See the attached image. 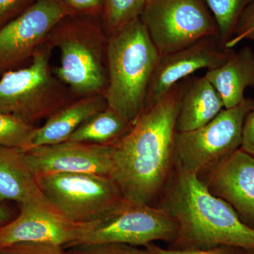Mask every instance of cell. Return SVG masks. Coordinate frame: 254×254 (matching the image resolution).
<instances>
[{
	"label": "cell",
	"mask_w": 254,
	"mask_h": 254,
	"mask_svg": "<svg viewBox=\"0 0 254 254\" xmlns=\"http://www.w3.org/2000/svg\"><path fill=\"white\" fill-rule=\"evenodd\" d=\"M0 254H69L62 246L48 243L25 242L0 249Z\"/></svg>",
	"instance_id": "obj_24"
},
{
	"label": "cell",
	"mask_w": 254,
	"mask_h": 254,
	"mask_svg": "<svg viewBox=\"0 0 254 254\" xmlns=\"http://www.w3.org/2000/svg\"><path fill=\"white\" fill-rule=\"evenodd\" d=\"M35 175L47 173H89L112 177L113 146L64 141L24 150Z\"/></svg>",
	"instance_id": "obj_13"
},
{
	"label": "cell",
	"mask_w": 254,
	"mask_h": 254,
	"mask_svg": "<svg viewBox=\"0 0 254 254\" xmlns=\"http://www.w3.org/2000/svg\"><path fill=\"white\" fill-rule=\"evenodd\" d=\"M108 108L105 95L97 94L70 102L35 128L31 147L53 145L66 141L87 120Z\"/></svg>",
	"instance_id": "obj_15"
},
{
	"label": "cell",
	"mask_w": 254,
	"mask_h": 254,
	"mask_svg": "<svg viewBox=\"0 0 254 254\" xmlns=\"http://www.w3.org/2000/svg\"><path fill=\"white\" fill-rule=\"evenodd\" d=\"M161 55L140 18L109 35L107 41L108 108L133 125L144 109L147 91Z\"/></svg>",
	"instance_id": "obj_3"
},
{
	"label": "cell",
	"mask_w": 254,
	"mask_h": 254,
	"mask_svg": "<svg viewBox=\"0 0 254 254\" xmlns=\"http://www.w3.org/2000/svg\"><path fill=\"white\" fill-rule=\"evenodd\" d=\"M67 251L69 254H152L145 247L141 249L118 242L75 246L68 248Z\"/></svg>",
	"instance_id": "obj_23"
},
{
	"label": "cell",
	"mask_w": 254,
	"mask_h": 254,
	"mask_svg": "<svg viewBox=\"0 0 254 254\" xmlns=\"http://www.w3.org/2000/svg\"><path fill=\"white\" fill-rule=\"evenodd\" d=\"M241 148L254 155V109L246 118Z\"/></svg>",
	"instance_id": "obj_27"
},
{
	"label": "cell",
	"mask_w": 254,
	"mask_h": 254,
	"mask_svg": "<svg viewBox=\"0 0 254 254\" xmlns=\"http://www.w3.org/2000/svg\"><path fill=\"white\" fill-rule=\"evenodd\" d=\"M45 198L24 150L0 146V201H14L20 205Z\"/></svg>",
	"instance_id": "obj_18"
},
{
	"label": "cell",
	"mask_w": 254,
	"mask_h": 254,
	"mask_svg": "<svg viewBox=\"0 0 254 254\" xmlns=\"http://www.w3.org/2000/svg\"><path fill=\"white\" fill-rule=\"evenodd\" d=\"M145 248L149 251L152 254H242L243 250L229 246H218L210 249L176 250L170 247L163 248L154 243L145 246Z\"/></svg>",
	"instance_id": "obj_25"
},
{
	"label": "cell",
	"mask_w": 254,
	"mask_h": 254,
	"mask_svg": "<svg viewBox=\"0 0 254 254\" xmlns=\"http://www.w3.org/2000/svg\"><path fill=\"white\" fill-rule=\"evenodd\" d=\"M21 0H0V19L16 7Z\"/></svg>",
	"instance_id": "obj_30"
},
{
	"label": "cell",
	"mask_w": 254,
	"mask_h": 254,
	"mask_svg": "<svg viewBox=\"0 0 254 254\" xmlns=\"http://www.w3.org/2000/svg\"><path fill=\"white\" fill-rule=\"evenodd\" d=\"M35 128L13 115L0 112V146L29 149Z\"/></svg>",
	"instance_id": "obj_21"
},
{
	"label": "cell",
	"mask_w": 254,
	"mask_h": 254,
	"mask_svg": "<svg viewBox=\"0 0 254 254\" xmlns=\"http://www.w3.org/2000/svg\"><path fill=\"white\" fill-rule=\"evenodd\" d=\"M48 201L65 218L76 223L100 221L125 197L112 177L89 173L36 175Z\"/></svg>",
	"instance_id": "obj_5"
},
{
	"label": "cell",
	"mask_w": 254,
	"mask_h": 254,
	"mask_svg": "<svg viewBox=\"0 0 254 254\" xmlns=\"http://www.w3.org/2000/svg\"><path fill=\"white\" fill-rule=\"evenodd\" d=\"M218 28L220 45L226 44L235 34L245 6L251 0H204Z\"/></svg>",
	"instance_id": "obj_20"
},
{
	"label": "cell",
	"mask_w": 254,
	"mask_h": 254,
	"mask_svg": "<svg viewBox=\"0 0 254 254\" xmlns=\"http://www.w3.org/2000/svg\"><path fill=\"white\" fill-rule=\"evenodd\" d=\"M183 80L143 110L129 131L113 144L114 173L123 196L152 205L160 198L175 162L176 122Z\"/></svg>",
	"instance_id": "obj_1"
},
{
	"label": "cell",
	"mask_w": 254,
	"mask_h": 254,
	"mask_svg": "<svg viewBox=\"0 0 254 254\" xmlns=\"http://www.w3.org/2000/svg\"><path fill=\"white\" fill-rule=\"evenodd\" d=\"M139 18L161 56L206 37L218 38L216 22L201 0H149Z\"/></svg>",
	"instance_id": "obj_8"
},
{
	"label": "cell",
	"mask_w": 254,
	"mask_h": 254,
	"mask_svg": "<svg viewBox=\"0 0 254 254\" xmlns=\"http://www.w3.org/2000/svg\"><path fill=\"white\" fill-rule=\"evenodd\" d=\"M52 47L47 41L32 57L28 66L1 75L0 112L32 125L49 118L70 103L71 91L50 67Z\"/></svg>",
	"instance_id": "obj_4"
},
{
	"label": "cell",
	"mask_w": 254,
	"mask_h": 254,
	"mask_svg": "<svg viewBox=\"0 0 254 254\" xmlns=\"http://www.w3.org/2000/svg\"><path fill=\"white\" fill-rule=\"evenodd\" d=\"M242 254H254V250H242Z\"/></svg>",
	"instance_id": "obj_31"
},
{
	"label": "cell",
	"mask_w": 254,
	"mask_h": 254,
	"mask_svg": "<svg viewBox=\"0 0 254 254\" xmlns=\"http://www.w3.org/2000/svg\"><path fill=\"white\" fill-rule=\"evenodd\" d=\"M19 205L18 216L0 229V249L25 242L53 244L71 248L95 223L70 221L53 208L46 198Z\"/></svg>",
	"instance_id": "obj_10"
},
{
	"label": "cell",
	"mask_w": 254,
	"mask_h": 254,
	"mask_svg": "<svg viewBox=\"0 0 254 254\" xmlns=\"http://www.w3.org/2000/svg\"><path fill=\"white\" fill-rule=\"evenodd\" d=\"M14 218L11 209L3 202L0 201V229L7 225Z\"/></svg>",
	"instance_id": "obj_29"
},
{
	"label": "cell",
	"mask_w": 254,
	"mask_h": 254,
	"mask_svg": "<svg viewBox=\"0 0 254 254\" xmlns=\"http://www.w3.org/2000/svg\"><path fill=\"white\" fill-rule=\"evenodd\" d=\"M225 109L215 87L205 76H190L183 80L177 132H187L204 126Z\"/></svg>",
	"instance_id": "obj_16"
},
{
	"label": "cell",
	"mask_w": 254,
	"mask_h": 254,
	"mask_svg": "<svg viewBox=\"0 0 254 254\" xmlns=\"http://www.w3.org/2000/svg\"><path fill=\"white\" fill-rule=\"evenodd\" d=\"M233 52V49L223 48L218 37L209 36L162 55L150 80L143 110L157 104L177 83L198 70L221 66Z\"/></svg>",
	"instance_id": "obj_12"
},
{
	"label": "cell",
	"mask_w": 254,
	"mask_h": 254,
	"mask_svg": "<svg viewBox=\"0 0 254 254\" xmlns=\"http://www.w3.org/2000/svg\"><path fill=\"white\" fill-rule=\"evenodd\" d=\"M246 39L254 41V14L251 11L237 24L235 34L227 43L226 48L233 49L234 47Z\"/></svg>",
	"instance_id": "obj_26"
},
{
	"label": "cell",
	"mask_w": 254,
	"mask_h": 254,
	"mask_svg": "<svg viewBox=\"0 0 254 254\" xmlns=\"http://www.w3.org/2000/svg\"><path fill=\"white\" fill-rule=\"evenodd\" d=\"M198 176L254 230V155L240 148Z\"/></svg>",
	"instance_id": "obj_14"
},
{
	"label": "cell",
	"mask_w": 254,
	"mask_h": 254,
	"mask_svg": "<svg viewBox=\"0 0 254 254\" xmlns=\"http://www.w3.org/2000/svg\"><path fill=\"white\" fill-rule=\"evenodd\" d=\"M254 109V100L225 108L204 126L187 132H176L175 163L200 175L242 146L247 115Z\"/></svg>",
	"instance_id": "obj_6"
},
{
	"label": "cell",
	"mask_w": 254,
	"mask_h": 254,
	"mask_svg": "<svg viewBox=\"0 0 254 254\" xmlns=\"http://www.w3.org/2000/svg\"><path fill=\"white\" fill-rule=\"evenodd\" d=\"M250 11H251V12H252V13H253V14H254V7L253 8V9L251 10Z\"/></svg>",
	"instance_id": "obj_32"
},
{
	"label": "cell",
	"mask_w": 254,
	"mask_h": 254,
	"mask_svg": "<svg viewBox=\"0 0 254 254\" xmlns=\"http://www.w3.org/2000/svg\"><path fill=\"white\" fill-rule=\"evenodd\" d=\"M103 0H66L68 4L75 9L88 10L97 9L103 3Z\"/></svg>",
	"instance_id": "obj_28"
},
{
	"label": "cell",
	"mask_w": 254,
	"mask_h": 254,
	"mask_svg": "<svg viewBox=\"0 0 254 254\" xmlns=\"http://www.w3.org/2000/svg\"><path fill=\"white\" fill-rule=\"evenodd\" d=\"M67 14L58 0H38L0 29V73L32 58Z\"/></svg>",
	"instance_id": "obj_11"
},
{
	"label": "cell",
	"mask_w": 254,
	"mask_h": 254,
	"mask_svg": "<svg viewBox=\"0 0 254 254\" xmlns=\"http://www.w3.org/2000/svg\"><path fill=\"white\" fill-rule=\"evenodd\" d=\"M149 0H105V20L109 35L139 18Z\"/></svg>",
	"instance_id": "obj_22"
},
{
	"label": "cell",
	"mask_w": 254,
	"mask_h": 254,
	"mask_svg": "<svg viewBox=\"0 0 254 254\" xmlns=\"http://www.w3.org/2000/svg\"><path fill=\"white\" fill-rule=\"evenodd\" d=\"M133 125L108 108L78 127L68 141L112 145L127 134Z\"/></svg>",
	"instance_id": "obj_19"
},
{
	"label": "cell",
	"mask_w": 254,
	"mask_h": 254,
	"mask_svg": "<svg viewBox=\"0 0 254 254\" xmlns=\"http://www.w3.org/2000/svg\"><path fill=\"white\" fill-rule=\"evenodd\" d=\"M159 208L176 220L178 232L170 248L210 249L229 246L254 250V230L235 210L209 191L198 175L174 162Z\"/></svg>",
	"instance_id": "obj_2"
},
{
	"label": "cell",
	"mask_w": 254,
	"mask_h": 254,
	"mask_svg": "<svg viewBox=\"0 0 254 254\" xmlns=\"http://www.w3.org/2000/svg\"><path fill=\"white\" fill-rule=\"evenodd\" d=\"M52 33L48 41L58 47L60 54L55 76L78 98L105 94L108 38L88 28H70Z\"/></svg>",
	"instance_id": "obj_7"
},
{
	"label": "cell",
	"mask_w": 254,
	"mask_h": 254,
	"mask_svg": "<svg viewBox=\"0 0 254 254\" xmlns=\"http://www.w3.org/2000/svg\"><path fill=\"white\" fill-rule=\"evenodd\" d=\"M177 232L176 220L163 209L124 198L109 215L95 222L91 230L73 247L105 242L143 247L155 242L172 245Z\"/></svg>",
	"instance_id": "obj_9"
},
{
	"label": "cell",
	"mask_w": 254,
	"mask_h": 254,
	"mask_svg": "<svg viewBox=\"0 0 254 254\" xmlns=\"http://www.w3.org/2000/svg\"><path fill=\"white\" fill-rule=\"evenodd\" d=\"M205 77L218 92L225 108H231L245 99L247 88L254 87V52L250 46L234 50L223 64L207 70Z\"/></svg>",
	"instance_id": "obj_17"
}]
</instances>
